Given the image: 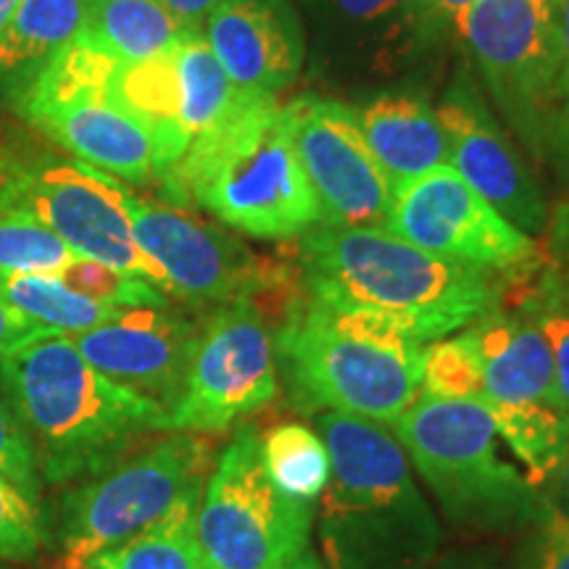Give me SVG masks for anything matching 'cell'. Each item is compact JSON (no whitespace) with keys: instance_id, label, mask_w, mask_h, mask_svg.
Returning <instances> with one entry per match:
<instances>
[{"instance_id":"obj_36","label":"cell","mask_w":569,"mask_h":569,"mask_svg":"<svg viewBox=\"0 0 569 569\" xmlns=\"http://www.w3.org/2000/svg\"><path fill=\"white\" fill-rule=\"evenodd\" d=\"M40 330L42 327L32 325L27 317H21L11 303L0 296V359Z\"/></svg>"},{"instance_id":"obj_11","label":"cell","mask_w":569,"mask_h":569,"mask_svg":"<svg viewBox=\"0 0 569 569\" xmlns=\"http://www.w3.org/2000/svg\"><path fill=\"white\" fill-rule=\"evenodd\" d=\"M274 396L272 332L251 298H238L198 327L182 396L169 411V432L217 436L264 409Z\"/></svg>"},{"instance_id":"obj_29","label":"cell","mask_w":569,"mask_h":569,"mask_svg":"<svg viewBox=\"0 0 569 569\" xmlns=\"http://www.w3.org/2000/svg\"><path fill=\"white\" fill-rule=\"evenodd\" d=\"M74 251L38 219L0 211V272L51 274L69 267Z\"/></svg>"},{"instance_id":"obj_20","label":"cell","mask_w":569,"mask_h":569,"mask_svg":"<svg viewBox=\"0 0 569 569\" xmlns=\"http://www.w3.org/2000/svg\"><path fill=\"white\" fill-rule=\"evenodd\" d=\"M478 348L486 398L482 403H561L557 369L543 332L528 317L496 311L467 330Z\"/></svg>"},{"instance_id":"obj_14","label":"cell","mask_w":569,"mask_h":569,"mask_svg":"<svg viewBox=\"0 0 569 569\" xmlns=\"http://www.w3.org/2000/svg\"><path fill=\"white\" fill-rule=\"evenodd\" d=\"M319 74L372 84L403 74L436 38L430 0H298Z\"/></svg>"},{"instance_id":"obj_46","label":"cell","mask_w":569,"mask_h":569,"mask_svg":"<svg viewBox=\"0 0 569 569\" xmlns=\"http://www.w3.org/2000/svg\"><path fill=\"white\" fill-rule=\"evenodd\" d=\"M84 569H90V567H84Z\"/></svg>"},{"instance_id":"obj_4","label":"cell","mask_w":569,"mask_h":569,"mask_svg":"<svg viewBox=\"0 0 569 569\" xmlns=\"http://www.w3.org/2000/svg\"><path fill=\"white\" fill-rule=\"evenodd\" d=\"M330 480L322 493V549L330 569H430L440 530L409 475L403 446L369 419H317Z\"/></svg>"},{"instance_id":"obj_1","label":"cell","mask_w":569,"mask_h":569,"mask_svg":"<svg viewBox=\"0 0 569 569\" xmlns=\"http://www.w3.org/2000/svg\"><path fill=\"white\" fill-rule=\"evenodd\" d=\"M298 269L311 301L432 343L496 315L488 269L440 259L382 227H309Z\"/></svg>"},{"instance_id":"obj_35","label":"cell","mask_w":569,"mask_h":569,"mask_svg":"<svg viewBox=\"0 0 569 569\" xmlns=\"http://www.w3.org/2000/svg\"><path fill=\"white\" fill-rule=\"evenodd\" d=\"M522 569H569V517L551 503L532 525Z\"/></svg>"},{"instance_id":"obj_21","label":"cell","mask_w":569,"mask_h":569,"mask_svg":"<svg viewBox=\"0 0 569 569\" xmlns=\"http://www.w3.org/2000/svg\"><path fill=\"white\" fill-rule=\"evenodd\" d=\"M361 132L386 172L390 190L448 167V140L438 111L409 92L377 96L359 111Z\"/></svg>"},{"instance_id":"obj_33","label":"cell","mask_w":569,"mask_h":569,"mask_svg":"<svg viewBox=\"0 0 569 569\" xmlns=\"http://www.w3.org/2000/svg\"><path fill=\"white\" fill-rule=\"evenodd\" d=\"M530 319L551 348L561 396L569 403V282L549 274L532 293Z\"/></svg>"},{"instance_id":"obj_13","label":"cell","mask_w":569,"mask_h":569,"mask_svg":"<svg viewBox=\"0 0 569 569\" xmlns=\"http://www.w3.org/2000/svg\"><path fill=\"white\" fill-rule=\"evenodd\" d=\"M407 243L478 269H530L538 246L498 213L453 167H440L396 190L386 219Z\"/></svg>"},{"instance_id":"obj_2","label":"cell","mask_w":569,"mask_h":569,"mask_svg":"<svg viewBox=\"0 0 569 569\" xmlns=\"http://www.w3.org/2000/svg\"><path fill=\"white\" fill-rule=\"evenodd\" d=\"M0 386L51 486L98 475L138 440L169 430L167 409L106 377L63 332L40 330L6 353Z\"/></svg>"},{"instance_id":"obj_45","label":"cell","mask_w":569,"mask_h":569,"mask_svg":"<svg viewBox=\"0 0 569 569\" xmlns=\"http://www.w3.org/2000/svg\"><path fill=\"white\" fill-rule=\"evenodd\" d=\"M0 569H6V567H0Z\"/></svg>"},{"instance_id":"obj_25","label":"cell","mask_w":569,"mask_h":569,"mask_svg":"<svg viewBox=\"0 0 569 569\" xmlns=\"http://www.w3.org/2000/svg\"><path fill=\"white\" fill-rule=\"evenodd\" d=\"M203 496V493H201ZM201 496L174 503L161 519L134 532L124 543L90 559V569H203L196 517Z\"/></svg>"},{"instance_id":"obj_26","label":"cell","mask_w":569,"mask_h":569,"mask_svg":"<svg viewBox=\"0 0 569 569\" xmlns=\"http://www.w3.org/2000/svg\"><path fill=\"white\" fill-rule=\"evenodd\" d=\"M0 296L9 301L21 317L30 319L42 330L80 336L92 327L111 322L122 309L92 301L74 293L59 277L51 274H3L0 272Z\"/></svg>"},{"instance_id":"obj_9","label":"cell","mask_w":569,"mask_h":569,"mask_svg":"<svg viewBox=\"0 0 569 569\" xmlns=\"http://www.w3.org/2000/svg\"><path fill=\"white\" fill-rule=\"evenodd\" d=\"M315 509L269 478L261 438L240 427L219 453L198 503L203 569H274L306 551Z\"/></svg>"},{"instance_id":"obj_42","label":"cell","mask_w":569,"mask_h":569,"mask_svg":"<svg viewBox=\"0 0 569 569\" xmlns=\"http://www.w3.org/2000/svg\"><path fill=\"white\" fill-rule=\"evenodd\" d=\"M430 3H432V9L440 13V19H451L459 24V19L465 17V13L472 9L478 0H430Z\"/></svg>"},{"instance_id":"obj_30","label":"cell","mask_w":569,"mask_h":569,"mask_svg":"<svg viewBox=\"0 0 569 569\" xmlns=\"http://www.w3.org/2000/svg\"><path fill=\"white\" fill-rule=\"evenodd\" d=\"M422 390L436 398H453V401L486 398L478 348L467 332L448 340H432L425 348Z\"/></svg>"},{"instance_id":"obj_31","label":"cell","mask_w":569,"mask_h":569,"mask_svg":"<svg viewBox=\"0 0 569 569\" xmlns=\"http://www.w3.org/2000/svg\"><path fill=\"white\" fill-rule=\"evenodd\" d=\"M56 277L74 293L88 296L92 301H101L106 306H117V309H138V306L163 309L167 306V296L159 288H153L151 282L119 272V269L80 253Z\"/></svg>"},{"instance_id":"obj_6","label":"cell","mask_w":569,"mask_h":569,"mask_svg":"<svg viewBox=\"0 0 569 569\" xmlns=\"http://www.w3.org/2000/svg\"><path fill=\"white\" fill-rule=\"evenodd\" d=\"M393 430L446 517L459 528H532L549 507L538 488L501 457L496 422L482 401H453L419 390Z\"/></svg>"},{"instance_id":"obj_12","label":"cell","mask_w":569,"mask_h":569,"mask_svg":"<svg viewBox=\"0 0 569 569\" xmlns=\"http://www.w3.org/2000/svg\"><path fill=\"white\" fill-rule=\"evenodd\" d=\"M127 211L142 253L167 277L169 296L224 306L284 288L282 267L180 206L146 201L127 190Z\"/></svg>"},{"instance_id":"obj_24","label":"cell","mask_w":569,"mask_h":569,"mask_svg":"<svg viewBox=\"0 0 569 569\" xmlns=\"http://www.w3.org/2000/svg\"><path fill=\"white\" fill-rule=\"evenodd\" d=\"M493 417L498 438L517 453L528 469L532 488L551 482L569 451V403H486Z\"/></svg>"},{"instance_id":"obj_37","label":"cell","mask_w":569,"mask_h":569,"mask_svg":"<svg viewBox=\"0 0 569 569\" xmlns=\"http://www.w3.org/2000/svg\"><path fill=\"white\" fill-rule=\"evenodd\" d=\"M567 92H569V82H567ZM551 251H553V277L569 282V198L567 203L561 206L557 219H553V234H551Z\"/></svg>"},{"instance_id":"obj_34","label":"cell","mask_w":569,"mask_h":569,"mask_svg":"<svg viewBox=\"0 0 569 569\" xmlns=\"http://www.w3.org/2000/svg\"><path fill=\"white\" fill-rule=\"evenodd\" d=\"M0 475H6L32 501H40L42 475L32 440L13 409L3 401H0Z\"/></svg>"},{"instance_id":"obj_8","label":"cell","mask_w":569,"mask_h":569,"mask_svg":"<svg viewBox=\"0 0 569 569\" xmlns=\"http://www.w3.org/2000/svg\"><path fill=\"white\" fill-rule=\"evenodd\" d=\"M459 30L507 122L536 153L569 134V92L551 0H478Z\"/></svg>"},{"instance_id":"obj_5","label":"cell","mask_w":569,"mask_h":569,"mask_svg":"<svg viewBox=\"0 0 569 569\" xmlns=\"http://www.w3.org/2000/svg\"><path fill=\"white\" fill-rule=\"evenodd\" d=\"M274 346L301 409L393 427L422 390V343L311 298L290 311Z\"/></svg>"},{"instance_id":"obj_39","label":"cell","mask_w":569,"mask_h":569,"mask_svg":"<svg viewBox=\"0 0 569 569\" xmlns=\"http://www.w3.org/2000/svg\"><path fill=\"white\" fill-rule=\"evenodd\" d=\"M553 24H557L561 63H565V77L569 82V0H551Z\"/></svg>"},{"instance_id":"obj_7","label":"cell","mask_w":569,"mask_h":569,"mask_svg":"<svg viewBox=\"0 0 569 569\" xmlns=\"http://www.w3.org/2000/svg\"><path fill=\"white\" fill-rule=\"evenodd\" d=\"M211 459V446L196 432H172L77 480L59 507V569H84L92 557L146 530L182 498L201 496Z\"/></svg>"},{"instance_id":"obj_19","label":"cell","mask_w":569,"mask_h":569,"mask_svg":"<svg viewBox=\"0 0 569 569\" xmlns=\"http://www.w3.org/2000/svg\"><path fill=\"white\" fill-rule=\"evenodd\" d=\"M21 111L77 161L127 182H161L163 163L153 132L109 98L74 92L56 101L27 103Z\"/></svg>"},{"instance_id":"obj_23","label":"cell","mask_w":569,"mask_h":569,"mask_svg":"<svg viewBox=\"0 0 569 569\" xmlns=\"http://www.w3.org/2000/svg\"><path fill=\"white\" fill-rule=\"evenodd\" d=\"M188 32L161 0H90L80 38L119 61H148L172 51Z\"/></svg>"},{"instance_id":"obj_3","label":"cell","mask_w":569,"mask_h":569,"mask_svg":"<svg viewBox=\"0 0 569 569\" xmlns=\"http://www.w3.org/2000/svg\"><path fill=\"white\" fill-rule=\"evenodd\" d=\"M161 184L169 201H193L259 240L298 238L322 219L288 113L272 92L238 90L222 119L190 140Z\"/></svg>"},{"instance_id":"obj_41","label":"cell","mask_w":569,"mask_h":569,"mask_svg":"<svg viewBox=\"0 0 569 569\" xmlns=\"http://www.w3.org/2000/svg\"><path fill=\"white\" fill-rule=\"evenodd\" d=\"M551 480L553 486H557V503H553V507H557L565 517H569V451Z\"/></svg>"},{"instance_id":"obj_18","label":"cell","mask_w":569,"mask_h":569,"mask_svg":"<svg viewBox=\"0 0 569 569\" xmlns=\"http://www.w3.org/2000/svg\"><path fill=\"white\" fill-rule=\"evenodd\" d=\"M206 42L238 90L274 96L296 82L306 59L303 24L290 0H222L206 17Z\"/></svg>"},{"instance_id":"obj_43","label":"cell","mask_w":569,"mask_h":569,"mask_svg":"<svg viewBox=\"0 0 569 569\" xmlns=\"http://www.w3.org/2000/svg\"><path fill=\"white\" fill-rule=\"evenodd\" d=\"M274 569H322V567H319V561H317L315 553L301 551V553H298V557H293L290 561H284V565L274 567Z\"/></svg>"},{"instance_id":"obj_22","label":"cell","mask_w":569,"mask_h":569,"mask_svg":"<svg viewBox=\"0 0 569 569\" xmlns=\"http://www.w3.org/2000/svg\"><path fill=\"white\" fill-rule=\"evenodd\" d=\"M90 0H19L0 30V84L24 96L61 48L84 30Z\"/></svg>"},{"instance_id":"obj_40","label":"cell","mask_w":569,"mask_h":569,"mask_svg":"<svg viewBox=\"0 0 569 569\" xmlns=\"http://www.w3.org/2000/svg\"><path fill=\"white\" fill-rule=\"evenodd\" d=\"M436 569H503L496 565V559L490 557H469V553H457V557L443 559Z\"/></svg>"},{"instance_id":"obj_15","label":"cell","mask_w":569,"mask_h":569,"mask_svg":"<svg viewBox=\"0 0 569 569\" xmlns=\"http://www.w3.org/2000/svg\"><path fill=\"white\" fill-rule=\"evenodd\" d=\"M303 172L319 203V224L382 227L393 190L361 132L359 111L322 96L284 106Z\"/></svg>"},{"instance_id":"obj_32","label":"cell","mask_w":569,"mask_h":569,"mask_svg":"<svg viewBox=\"0 0 569 569\" xmlns=\"http://www.w3.org/2000/svg\"><path fill=\"white\" fill-rule=\"evenodd\" d=\"M46 543L40 501L0 475V559L30 561Z\"/></svg>"},{"instance_id":"obj_44","label":"cell","mask_w":569,"mask_h":569,"mask_svg":"<svg viewBox=\"0 0 569 569\" xmlns=\"http://www.w3.org/2000/svg\"><path fill=\"white\" fill-rule=\"evenodd\" d=\"M17 3L19 0H0V30L6 27V21H9L13 9H17Z\"/></svg>"},{"instance_id":"obj_16","label":"cell","mask_w":569,"mask_h":569,"mask_svg":"<svg viewBox=\"0 0 569 569\" xmlns=\"http://www.w3.org/2000/svg\"><path fill=\"white\" fill-rule=\"evenodd\" d=\"M438 119L448 140V167L519 232H543L549 222L543 193L472 84L457 80L440 103Z\"/></svg>"},{"instance_id":"obj_28","label":"cell","mask_w":569,"mask_h":569,"mask_svg":"<svg viewBox=\"0 0 569 569\" xmlns=\"http://www.w3.org/2000/svg\"><path fill=\"white\" fill-rule=\"evenodd\" d=\"M261 453L269 478L282 493L309 503L325 493L330 480V453L315 430L298 422L277 425L261 440Z\"/></svg>"},{"instance_id":"obj_17","label":"cell","mask_w":569,"mask_h":569,"mask_svg":"<svg viewBox=\"0 0 569 569\" xmlns=\"http://www.w3.org/2000/svg\"><path fill=\"white\" fill-rule=\"evenodd\" d=\"M198 327L156 306L122 309L111 322L71 336L92 367L169 411L180 401Z\"/></svg>"},{"instance_id":"obj_27","label":"cell","mask_w":569,"mask_h":569,"mask_svg":"<svg viewBox=\"0 0 569 569\" xmlns=\"http://www.w3.org/2000/svg\"><path fill=\"white\" fill-rule=\"evenodd\" d=\"M174 63L182 92V127L193 140L222 119L238 96V88L230 82L201 30H190L177 42Z\"/></svg>"},{"instance_id":"obj_10","label":"cell","mask_w":569,"mask_h":569,"mask_svg":"<svg viewBox=\"0 0 569 569\" xmlns=\"http://www.w3.org/2000/svg\"><path fill=\"white\" fill-rule=\"evenodd\" d=\"M0 211L38 219L74 253L169 293L167 277L134 240L127 188L101 169L56 156L0 161Z\"/></svg>"},{"instance_id":"obj_38","label":"cell","mask_w":569,"mask_h":569,"mask_svg":"<svg viewBox=\"0 0 569 569\" xmlns=\"http://www.w3.org/2000/svg\"><path fill=\"white\" fill-rule=\"evenodd\" d=\"M161 3L167 6V11L172 13L182 27H188V30H198L201 21H206V17H209L222 0H161Z\"/></svg>"}]
</instances>
